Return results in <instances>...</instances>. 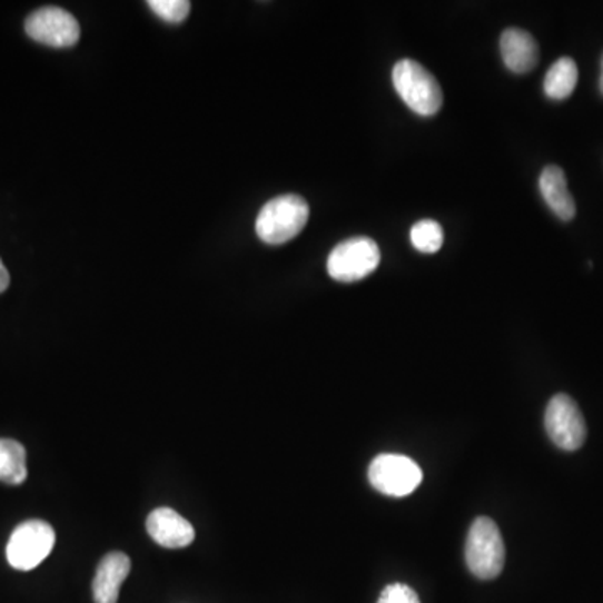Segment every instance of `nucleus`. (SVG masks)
I'll return each mask as SVG.
<instances>
[{
    "label": "nucleus",
    "mask_w": 603,
    "mask_h": 603,
    "mask_svg": "<svg viewBox=\"0 0 603 603\" xmlns=\"http://www.w3.org/2000/svg\"><path fill=\"white\" fill-rule=\"evenodd\" d=\"M309 215V205L304 198L298 195H281L261 208L255 230L265 244H287L306 228Z\"/></svg>",
    "instance_id": "1"
},
{
    "label": "nucleus",
    "mask_w": 603,
    "mask_h": 603,
    "mask_svg": "<svg viewBox=\"0 0 603 603\" xmlns=\"http://www.w3.org/2000/svg\"><path fill=\"white\" fill-rule=\"evenodd\" d=\"M466 565L480 580H493L503 572L506 550L498 525L488 516L473 522L466 538Z\"/></svg>",
    "instance_id": "2"
},
{
    "label": "nucleus",
    "mask_w": 603,
    "mask_h": 603,
    "mask_svg": "<svg viewBox=\"0 0 603 603\" xmlns=\"http://www.w3.org/2000/svg\"><path fill=\"white\" fill-rule=\"evenodd\" d=\"M393 82L397 95L416 115L434 116L443 106L439 82L413 59H403L394 66Z\"/></svg>",
    "instance_id": "3"
},
{
    "label": "nucleus",
    "mask_w": 603,
    "mask_h": 603,
    "mask_svg": "<svg viewBox=\"0 0 603 603\" xmlns=\"http://www.w3.org/2000/svg\"><path fill=\"white\" fill-rule=\"evenodd\" d=\"M56 532L42 520H29L12 532L9 538L8 562L12 569L29 572L41 565L55 548Z\"/></svg>",
    "instance_id": "4"
},
{
    "label": "nucleus",
    "mask_w": 603,
    "mask_h": 603,
    "mask_svg": "<svg viewBox=\"0 0 603 603\" xmlns=\"http://www.w3.org/2000/svg\"><path fill=\"white\" fill-rule=\"evenodd\" d=\"M380 251L376 241L367 237L349 238L330 251L327 271L344 284L363 280L379 267Z\"/></svg>",
    "instance_id": "5"
},
{
    "label": "nucleus",
    "mask_w": 603,
    "mask_h": 603,
    "mask_svg": "<svg viewBox=\"0 0 603 603\" xmlns=\"http://www.w3.org/2000/svg\"><path fill=\"white\" fill-rule=\"evenodd\" d=\"M367 476L374 490L394 498L411 495L423 482L417 463L403 455L377 456L370 463Z\"/></svg>",
    "instance_id": "6"
},
{
    "label": "nucleus",
    "mask_w": 603,
    "mask_h": 603,
    "mask_svg": "<svg viewBox=\"0 0 603 603\" xmlns=\"http://www.w3.org/2000/svg\"><path fill=\"white\" fill-rule=\"evenodd\" d=\"M545 429L560 449L576 451L585 443V417L569 394H556L550 399L545 411Z\"/></svg>",
    "instance_id": "7"
},
{
    "label": "nucleus",
    "mask_w": 603,
    "mask_h": 603,
    "mask_svg": "<svg viewBox=\"0 0 603 603\" xmlns=\"http://www.w3.org/2000/svg\"><path fill=\"white\" fill-rule=\"evenodd\" d=\"M26 32L32 41L49 48H72L81 39V26L71 12L61 8H42L26 19Z\"/></svg>",
    "instance_id": "8"
},
{
    "label": "nucleus",
    "mask_w": 603,
    "mask_h": 603,
    "mask_svg": "<svg viewBox=\"0 0 603 603\" xmlns=\"http://www.w3.org/2000/svg\"><path fill=\"white\" fill-rule=\"evenodd\" d=\"M146 530L165 548H185L195 540L194 525L171 508H158L149 513Z\"/></svg>",
    "instance_id": "9"
},
{
    "label": "nucleus",
    "mask_w": 603,
    "mask_h": 603,
    "mask_svg": "<svg viewBox=\"0 0 603 603\" xmlns=\"http://www.w3.org/2000/svg\"><path fill=\"white\" fill-rule=\"evenodd\" d=\"M500 52L506 68L515 75H528L538 65V42L523 29L510 28L503 31Z\"/></svg>",
    "instance_id": "10"
},
{
    "label": "nucleus",
    "mask_w": 603,
    "mask_h": 603,
    "mask_svg": "<svg viewBox=\"0 0 603 603\" xmlns=\"http://www.w3.org/2000/svg\"><path fill=\"white\" fill-rule=\"evenodd\" d=\"M129 570H131V560L126 553H108L96 570L95 582H92L95 602H118L119 590L126 576L129 575Z\"/></svg>",
    "instance_id": "11"
},
{
    "label": "nucleus",
    "mask_w": 603,
    "mask_h": 603,
    "mask_svg": "<svg viewBox=\"0 0 603 603\" xmlns=\"http://www.w3.org/2000/svg\"><path fill=\"white\" fill-rule=\"evenodd\" d=\"M540 191L550 210L563 221H570L576 214L575 201L566 185V177L562 168L546 167L540 175Z\"/></svg>",
    "instance_id": "12"
},
{
    "label": "nucleus",
    "mask_w": 603,
    "mask_h": 603,
    "mask_svg": "<svg viewBox=\"0 0 603 603\" xmlns=\"http://www.w3.org/2000/svg\"><path fill=\"white\" fill-rule=\"evenodd\" d=\"M576 82H579V68L575 61L572 58H560L546 72L543 89L550 99L563 101L575 91Z\"/></svg>",
    "instance_id": "13"
},
{
    "label": "nucleus",
    "mask_w": 603,
    "mask_h": 603,
    "mask_svg": "<svg viewBox=\"0 0 603 603\" xmlns=\"http://www.w3.org/2000/svg\"><path fill=\"white\" fill-rule=\"evenodd\" d=\"M28 478L26 449L19 441L0 439V482L21 485Z\"/></svg>",
    "instance_id": "14"
},
{
    "label": "nucleus",
    "mask_w": 603,
    "mask_h": 603,
    "mask_svg": "<svg viewBox=\"0 0 603 603\" xmlns=\"http://www.w3.org/2000/svg\"><path fill=\"white\" fill-rule=\"evenodd\" d=\"M411 244L423 254H436L444 244V231L434 220H421L411 228Z\"/></svg>",
    "instance_id": "15"
},
{
    "label": "nucleus",
    "mask_w": 603,
    "mask_h": 603,
    "mask_svg": "<svg viewBox=\"0 0 603 603\" xmlns=\"http://www.w3.org/2000/svg\"><path fill=\"white\" fill-rule=\"evenodd\" d=\"M148 8L170 24H180L191 11L188 0H149Z\"/></svg>",
    "instance_id": "16"
},
{
    "label": "nucleus",
    "mask_w": 603,
    "mask_h": 603,
    "mask_svg": "<svg viewBox=\"0 0 603 603\" xmlns=\"http://www.w3.org/2000/svg\"><path fill=\"white\" fill-rule=\"evenodd\" d=\"M377 603H419V596L411 586L393 583L383 590Z\"/></svg>",
    "instance_id": "17"
},
{
    "label": "nucleus",
    "mask_w": 603,
    "mask_h": 603,
    "mask_svg": "<svg viewBox=\"0 0 603 603\" xmlns=\"http://www.w3.org/2000/svg\"><path fill=\"white\" fill-rule=\"evenodd\" d=\"M11 285V275H9L8 268H6L4 261L0 258V294L8 290Z\"/></svg>",
    "instance_id": "18"
},
{
    "label": "nucleus",
    "mask_w": 603,
    "mask_h": 603,
    "mask_svg": "<svg viewBox=\"0 0 603 603\" xmlns=\"http://www.w3.org/2000/svg\"><path fill=\"white\" fill-rule=\"evenodd\" d=\"M600 92L603 96V56H602V71H600V81H599Z\"/></svg>",
    "instance_id": "19"
}]
</instances>
